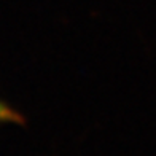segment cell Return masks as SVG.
Listing matches in <instances>:
<instances>
[{
    "label": "cell",
    "mask_w": 156,
    "mask_h": 156,
    "mask_svg": "<svg viewBox=\"0 0 156 156\" xmlns=\"http://www.w3.org/2000/svg\"><path fill=\"white\" fill-rule=\"evenodd\" d=\"M16 121H21L19 115L10 108L8 105H5L3 102H0V123H16Z\"/></svg>",
    "instance_id": "1"
}]
</instances>
